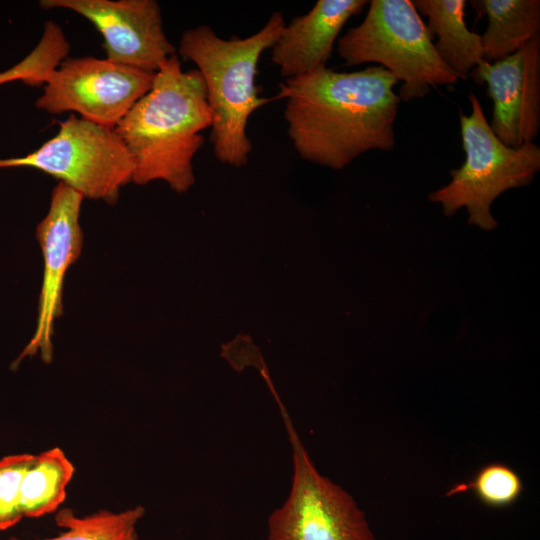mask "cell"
<instances>
[{"label":"cell","instance_id":"cell-5","mask_svg":"<svg viewBox=\"0 0 540 540\" xmlns=\"http://www.w3.org/2000/svg\"><path fill=\"white\" fill-rule=\"evenodd\" d=\"M471 112L460 114L463 164L450 171L451 181L429 194L447 217L465 208L468 223L484 231L497 229L493 202L510 189L528 186L540 169V147L503 144L492 131L478 98L469 95Z\"/></svg>","mask_w":540,"mask_h":540},{"label":"cell","instance_id":"cell-7","mask_svg":"<svg viewBox=\"0 0 540 540\" xmlns=\"http://www.w3.org/2000/svg\"><path fill=\"white\" fill-rule=\"evenodd\" d=\"M294 472L286 501L268 519V540H375L364 513L313 465L280 403Z\"/></svg>","mask_w":540,"mask_h":540},{"label":"cell","instance_id":"cell-14","mask_svg":"<svg viewBox=\"0 0 540 540\" xmlns=\"http://www.w3.org/2000/svg\"><path fill=\"white\" fill-rule=\"evenodd\" d=\"M470 4L487 16L486 30L480 35L486 62L500 61L539 36V0H473Z\"/></svg>","mask_w":540,"mask_h":540},{"label":"cell","instance_id":"cell-11","mask_svg":"<svg viewBox=\"0 0 540 540\" xmlns=\"http://www.w3.org/2000/svg\"><path fill=\"white\" fill-rule=\"evenodd\" d=\"M469 76L487 84L497 138L512 148L533 142L540 127V36L500 61H483Z\"/></svg>","mask_w":540,"mask_h":540},{"label":"cell","instance_id":"cell-6","mask_svg":"<svg viewBox=\"0 0 540 540\" xmlns=\"http://www.w3.org/2000/svg\"><path fill=\"white\" fill-rule=\"evenodd\" d=\"M29 167L59 180L84 198L114 205L132 181L134 163L114 128L74 114L59 122L57 133L35 151L0 159L1 168Z\"/></svg>","mask_w":540,"mask_h":540},{"label":"cell","instance_id":"cell-18","mask_svg":"<svg viewBox=\"0 0 540 540\" xmlns=\"http://www.w3.org/2000/svg\"><path fill=\"white\" fill-rule=\"evenodd\" d=\"M69 45L57 31L46 29L35 48L20 62L0 72V85L22 81L26 85L39 86L48 75L68 57Z\"/></svg>","mask_w":540,"mask_h":540},{"label":"cell","instance_id":"cell-8","mask_svg":"<svg viewBox=\"0 0 540 540\" xmlns=\"http://www.w3.org/2000/svg\"><path fill=\"white\" fill-rule=\"evenodd\" d=\"M155 72L107 58L67 57L48 75L35 106L49 114L74 112L115 128L152 87Z\"/></svg>","mask_w":540,"mask_h":540},{"label":"cell","instance_id":"cell-13","mask_svg":"<svg viewBox=\"0 0 540 540\" xmlns=\"http://www.w3.org/2000/svg\"><path fill=\"white\" fill-rule=\"evenodd\" d=\"M415 9L428 19L430 36L442 61L466 80L484 60L480 35L470 31L465 21V0H414Z\"/></svg>","mask_w":540,"mask_h":540},{"label":"cell","instance_id":"cell-9","mask_svg":"<svg viewBox=\"0 0 540 540\" xmlns=\"http://www.w3.org/2000/svg\"><path fill=\"white\" fill-rule=\"evenodd\" d=\"M83 199L80 193L62 182L52 189L48 212L36 227L44 262L36 329L11 368L37 354L47 364L53 360L54 323L63 312L64 279L83 246L79 222Z\"/></svg>","mask_w":540,"mask_h":540},{"label":"cell","instance_id":"cell-4","mask_svg":"<svg viewBox=\"0 0 540 540\" xmlns=\"http://www.w3.org/2000/svg\"><path fill=\"white\" fill-rule=\"evenodd\" d=\"M364 20L339 38L346 66L375 62L398 81L400 101L424 97L430 86L451 85L458 76L438 55L410 0H372Z\"/></svg>","mask_w":540,"mask_h":540},{"label":"cell","instance_id":"cell-1","mask_svg":"<svg viewBox=\"0 0 540 540\" xmlns=\"http://www.w3.org/2000/svg\"><path fill=\"white\" fill-rule=\"evenodd\" d=\"M397 80L382 66L353 72L322 67L279 85L288 136L309 162L343 169L371 150L395 146L400 98Z\"/></svg>","mask_w":540,"mask_h":540},{"label":"cell","instance_id":"cell-2","mask_svg":"<svg viewBox=\"0 0 540 540\" xmlns=\"http://www.w3.org/2000/svg\"><path fill=\"white\" fill-rule=\"evenodd\" d=\"M204 80L183 71L177 54L155 72L152 87L114 130L134 163L132 182L166 181L178 193L194 183L193 158L211 127Z\"/></svg>","mask_w":540,"mask_h":540},{"label":"cell","instance_id":"cell-12","mask_svg":"<svg viewBox=\"0 0 540 540\" xmlns=\"http://www.w3.org/2000/svg\"><path fill=\"white\" fill-rule=\"evenodd\" d=\"M366 0H318L304 15L285 25L273 45L271 59L285 78H296L326 67L335 41Z\"/></svg>","mask_w":540,"mask_h":540},{"label":"cell","instance_id":"cell-16","mask_svg":"<svg viewBox=\"0 0 540 540\" xmlns=\"http://www.w3.org/2000/svg\"><path fill=\"white\" fill-rule=\"evenodd\" d=\"M144 514L141 505L121 512L99 510L83 517L70 508H62L55 514V523L64 531L55 537L33 540H138L136 527Z\"/></svg>","mask_w":540,"mask_h":540},{"label":"cell","instance_id":"cell-3","mask_svg":"<svg viewBox=\"0 0 540 540\" xmlns=\"http://www.w3.org/2000/svg\"><path fill=\"white\" fill-rule=\"evenodd\" d=\"M285 25L283 14L275 11L260 30L246 38L223 39L209 25L188 28L180 37L179 55L197 66L205 83L212 117L209 140L221 163L234 167L248 163L252 150L248 120L275 100L259 96L258 62Z\"/></svg>","mask_w":540,"mask_h":540},{"label":"cell","instance_id":"cell-17","mask_svg":"<svg viewBox=\"0 0 540 540\" xmlns=\"http://www.w3.org/2000/svg\"><path fill=\"white\" fill-rule=\"evenodd\" d=\"M467 491H471L487 507L504 508L519 499L523 482L509 466L494 462L478 470L472 480L454 485L446 496Z\"/></svg>","mask_w":540,"mask_h":540},{"label":"cell","instance_id":"cell-10","mask_svg":"<svg viewBox=\"0 0 540 540\" xmlns=\"http://www.w3.org/2000/svg\"><path fill=\"white\" fill-rule=\"evenodd\" d=\"M40 5L86 18L102 35L106 58L114 62L156 72L176 54L156 0H41Z\"/></svg>","mask_w":540,"mask_h":540},{"label":"cell","instance_id":"cell-19","mask_svg":"<svg viewBox=\"0 0 540 540\" xmlns=\"http://www.w3.org/2000/svg\"><path fill=\"white\" fill-rule=\"evenodd\" d=\"M35 458L33 454L8 455L0 459V531L17 525L21 511V484Z\"/></svg>","mask_w":540,"mask_h":540},{"label":"cell","instance_id":"cell-15","mask_svg":"<svg viewBox=\"0 0 540 540\" xmlns=\"http://www.w3.org/2000/svg\"><path fill=\"white\" fill-rule=\"evenodd\" d=\"M74 472V465L59 447L35 455L21 484L23 517L39 518L59 510Z\"/></svg>","mask_w":540,"mask_h":540}]
</instances>
